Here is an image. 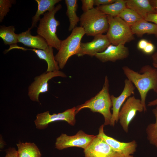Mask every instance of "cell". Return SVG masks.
Returning <instances> with one entry per match:
<instances>
[{
    "mask_svg": "<svg viewBox=\"0 0 157 157\" xmlns=\"http://www.w3.org/2000/svg\"><path fill=\"white\" fill-rule=\"evenodd\" d=\"M122 69L127 79L130 81L138 89L144 106V111L146 112L145 101L148 92L153 90L157 93V69L149 65L142 66L139 73L127 66H123Z\"/></svg>",
    "mask_w": 157,
    "mask_h": 157,
    "instance_id": "cell-1",
    "label": "cell"
},
{
    "mask_svg": "<svg viewBox=\"0 0 157 157\" xmlns=\"http://www.w3.org/2000/svg\"><path fill=\"white\" fill-rule=\"evenodd\" d=\"M109 86V81L106 76L102 89L94 97L76 107V114L82 109L88 108L93 112H98L103 115L104 126L110 125L112 116L110 109L112 104Z\"/></svg>",
    "mask_w": 157,
    "mask_h": 157,
    "instance_id": "cell-2",
    "label": "cell"
},
{
    "mask_svg": "<svg viewBox=\"0 0 157 157\" xmlns=\"http://www.w3.org/2000/svg\"><path fill=\"white\" fill-rule=\"evenodd\" d=\"M61 8V5L58 4L53 10L45 13L40 20L37 30L38 35L45 39L49 46L55 48L58 51L62 40L58 38L56 34L57 28L60 23L55 19V16Z\"/></svg>",
    "mask_w": 157,
    "mask_h": 157,
    "instance_id": "cell-3",
    "label": "cell"
},
{
    "mask_svg": "<svg viewBox=\"0 0 157 157\" xmlns=\"http://www.w3.org/2000/svg\"><path fill=\"white\" fill-rule=\"evenodd\" d=\"M80 26L87 36H94L107 31L108 15L96 7L84 12L80 18Z\"/></svg>",
    "mask_w": 157,
    "mask_h": 157,
    "instance_id": "cell-4",
    "label": "cell"
},
{
    "mask_svg": "<svg viewBox=\"0 0 157 157\" xmlns=\"http://www.w3.org/2000/svg\"><path fill=\"white\" fill-rule=\"evenodd\" d=\"M85 34L83 28L76 26L69 35L61 41L59 49L54 56L60 69H62L64 67L70 57L77 54L81 40Z\"/></svg>",
    "mask_w": 157,
    "mask_h": 157,
    "instance_id": "cell-5",
    "label": "cell"
},
{
    "mask_svg": "<svg viewBox=\"0 0 157 157\" xmlns=\"http://www.w3.org/2000/svg\"><path fill=\"white\" fill-rule=\"evenodd\" d=\"M109 28L106 35L111 44H124L134 39L131 27L119 16L108 15Z\"/></svg>",
    "mask_w": 157,
    "mask_h": 157,
    "instance_id": "cell-6",
    "label": "cell"
},
{
    "mask_svg": "<svg viewBox=\"0 0 157 157\" xmlns=\"http://www.w3.org/2000/svg\"><path fill=\"white\" fill-rule=\"evenodd\" d=\"M144 111V106L140 99L136 98L134 96L129 97L127 99L118 115L120 124L126 133H128L129 124L135 117L137 113Z\"/></svg>",
    "mask_w": 157,
    "mask_h": 157,
    "instance_id": "cell-7",
    "label": "cell"
},
{
    "mask_svg": "<svg viewBox=\"0 0 157 157\" xmlns=\"http://www.w3.org/2000/svg\"><path fill=\"white\" fill-rule=\"evenodd\" d=\"M76 107H74L58 114L51 115L49 111H47L38 114L34 122L36 128L39 129H44L49 123L58 121H65L74 126L76 123Z\"/></svg>",
    "mask_w": 157,
    "mask_h": 157,
    "instance_id": "cell-8",
    "label": "cell"
},
{
    "mask_svg": "<svg viewBox=\"0 0 157 157\" xmlns=\"http://www.w3.org/2000/svg\"><path fill=\"white\" fill-rule=\"evenodd\" d=\"M96 135H89L79 130L75 135L69 136L62 133L58 137L55 142L56 148L59 150L70 147H76L85 149Z\"/></svg>",
    "mask_w": 157,
    "mask_h": 157,
    "instance_id": "cell-9",
    "label": "cell"
},
{
    "mask_svg": "<svg viewBox=\"0 0 157 157\" xmlns=\"http://www.w3.org/2000/svg\"><path fill=\"white\" fill-rule=\"evenodd\" d=\"M57 76L66 77L67 76L59 70L45 72L36 77L28 88V95L30 99L33 101L39 102L40 94L48 91L49 81Z\"/></svg>",
    "mask_w": 157,
    "mask_h": 157,
    "instance_id": "cell-10",
    "label": "cell"
},
{
    "mask_svg": "<svg viewBox=\"0 0 157 157\" xmlns=\"http://www.w3.org/2000/svg\"><path fill=\"white\" fill-rule=\"evenodd\" d=\"M84 152L85 157H125L97 135L84 149Z\"/></svg>",
    "mask_w": 157,
    "mask_h": 157,
    "instance_id": "cell-11",
    "label": "cell"
},
{
    "mask_svg": "<svg viewBox=\"0 0 157 157\" xmlns=\"http://www.w3.org/2000/svg\"><path fill=\"white\" fill-rule=\"evenodd\" d=\"M110 44L106 35H98L90 42H81L76 55L78 57L84 55L95 56L97 53L104 51Z\"/></svg>",
    "mask_w": 157,
    "mask_h": 157,
    "instance_id": "cell-12",
    "label": "cell"
},
{
    "mask_svg": "<svg viewBox=\"0 0 157 157\" xmlns=\"http://www.w3.org/2000/svg\"><path fill=\"white\" fill-rule=\"evenodd\" d=\"M104 126L102 124L100 126L97 135L102 138L113 149L125 157H133L132 154L135 151L137 146L136 142L135 140L127 142L119 141L106 135L104 131Z\"/></svg>",
    "mask_w": 157,
    "mask_h": 157,
    "instance_id": "cell-13",
    "label": "cell"
},
{
    "mask_svg": "<svg viewBox=\"0 0 157 157\" xmlns=\"http://www.w3.org/2000/svg\"><path fill=\"white\" fill-rule=\"evenodd\" d=\"M124 86L120 95L115 97L111 95L112 104V116L110 125L114 126L115 123L119 120L118 115L120 110L126 99L134 94L135 87L132 82L128 79L124 80Z\"/></svg>",
    "mask_w": 157,
    "mask_h": 157,
    "instance_id": "cell-14",
    "label": "cell"
},
{
    "mask_svg": "<svg viewBox=\"0 0 157 157\" xmlns=\"http://www.w3.org/2000/svg\"><path fill=\"white\" fill-rule=\"evenodd\" d=\"M129 55V49L124 44L115 45L110 44L104 51L97 53L95 56L102 62L105 63L123 60Z\"/></svg>",
    "mask_w": 157,
    "mask_h": 157,
    "instance_id": "cell-15",
    "label": "cell"
},
{
    "mask_svg": "<svg viewBox=\"0 0 157 157\" xmlns=\"http://www.w3.org/2000/svg\"><path fill=\"white\" fill-rule=\"evenodd\" d=\"M13 49H20L24 51L29 50L34 52L40 59L44 60L47 63V68L46 72L59 70L60 68L58 62L55 60L52 47L48 46L45 50L28 49L14 44L10 45L9 48L5 51V53H6Z\"/></svg>",
    "mask_w": 157,
    "mask_h": 157,
    "instance_id": "cell-16",
    "label": "cell"
},
{
    "mask_svg": "<svg viewBox=\"0 0 157 157\" xmlns=\"http://www.w3.org/2000/svg\"><path fill=\"white\" fill-rule=\"evenodd\" d=\"M31 30L29 28L26 31L17 34L18 42L32 48L42 50L47 49L49 46L45 39L38 35H32Z\"/></svg>",
    "mask_w": 157,
    "mask_h": 157,
    "instance_id": "cell-17",
    "label": "cell"
},
{
    "mask_svg": "<svg viewBox=\"0 0 157 157\" xmlns=\"http://www.w3.org/2000/svg\"><path fill=\"white\" fill-rule=\"evenodd\" d=\"M126 5L144 19L148 14L156 13L149 0H127Z\"/></svg>",
    "mask_w": 157,
    "mask_h": 157,
    "instance_id": "cell-18",
    "label": "cell"
},
{
    "mask_svg": "<svg viewBox=\"0 0 157 157\" xmlns=\"http://www.w3.org/2000/svg\"><path fill=\"white\" fill-rule=\"evenodd\" d=\"M130 27L133 34L140 37L145 34L157 35V25L144 19L137 22Z\"/></svg>",
    "mask_w": 157,
    "mask_h": 157,
    "instance_id": "cell-19",
    "label": "cell"
},
{
    "mask_svg": "<svg viewBox=\"0 0 157 157\" xmlns=\"http://www.w3.org/2000/svg\"><path fill=\"white\" fill-rule=\"evenodd\" d=\"M38 5V8L35 15L32 18V25L30 28L32 29L36 27L38 22L40 19V16L44 15L46 11H50L55 7V5L60 0H35Z\"/></svg>",
    "mask_w": 157,
    "mask_h": 157,
    "instance_id": "cell-20",
    "label": "cell"
},
{
    "mask_svg": "<svg viewBox=\"0 0 157 157\" xmlns=\"http://www.w3.org/2000/svg\"><path fill=\"white\" fill-rule=\"evenodd\" d=\"M127 0H116L113 3L106 5L100 6L96 8L106 15L113 17L119 16L126 7Z\"/></svg>",
    "mask_w": 157,
    "mask_h": 157,
    "instance_id": "cell-21",
    "label": "cell"
},
{
    "mask_svg": "<svg viewBox=\"0 0 157 157\" xmlns=\"http://www.w3.org/2000/svg\"><path fill=\"white\" fill-rule=\"evenodd\" d=\"M18 157H41V154L34 143L22 142L17 144Z\"/></svg>",
    "mask_w": 157,
    "mask_h": 157,
    "instance_id": "cell-22",
    "label": "cell"
},
{
    "mask_svg": "<svg viewBox=\"0 0 157 157\" xmlns=\"http://www.w3.org/2000/svg\"><path fill=\"white\" fill-rule=\"evenodd\" d=\"M65 1L67 7L66 14L69 22L68 30L70 31H72L80 21V18L77 16L76 13L78 7L77 0H65Z\"/></svg>",
    "mask_w": 157,
    "mask_h": 157,
    "instance_id": "cell-23",
    "label": "cell"
},
{
    "mask_svg": "<svg viewBox=\"0 0 157 157\" xmlns=\"http://www.w3.org/2000/svg\"><path fill=\"white\" fill-rule=\"evenodd\" d=\"M15 28L13 26H1L0 37L4 43L10 45L17 44L18 42L17 34L15 33Z\"/></svg>",
    "mask_w": 157,
    "mask_h": 157,
    "instance_id": "cell-24",
    "label": "cell"
},
{
    "mask_svg": "<svg viewBox=\"0 0 157 157\" xmlns=\"http://www.w3.org/2000/svg\"><path fill=\"white\" fill-rule=\"evenodd\" d=\"M152 111L155 117V122L149 124L147 127L146 131L149 143L157 149V110L155 108Z\"/></svg>",
    "mask_w": 157,
    "mask_h": 157,
    "instance_id": "cell-25",
    "label": "cell"
},
{
    "mask_svg": "<svg viewBox=\"0 0 157 157\" xmlns=\"http://www.w3.org/2000/svg\"><path fill=\"white\" fill-rule=\"evenodd\" d=\"M119 16L130 27L137 22L143 19L135 11L127 7L122 12Z\"/></svg>",
    "mask_w": 157,
    "mask_h": 157,
    "instance_id": "cell-26",
    "label": "cell"
},
{
    "mask_svg": "<svg viewBox=\"0 0 157 157\" xmlns=\"http://www.w3.org/2000/svg\"><path fill=\"white\" fill-rule=\"evenodd\" d=\"M13 0H0V22H2L5 16L10 10L9 8L11 7L14 2Z\"/></svg>",
    "mask_w": 157,
    "mask_h": 157,
    "instance_id": "cell-27",
    "label": "cell"
},
{
    "mask_svg": "<svg viewBox=\"0 0 157 157\" xmlns=\"http://www.w3.org/2000/svg\"><path fill=\"white\" fill-rule=\"evenodd\" d=\"M82 9L84 12L94 8V0H81Z\"/></svg>",
    "mask_w": 157,
    "mask_h": 157,
    "instance_id": "cell-28",
    "label": "cell"
},
{
    "mask_svg": "<svg viewBox=\"0 0 157 157\" xmlns=\"http://www.w3.org/2000/svg\"><path fill=\"white\" fill-rule=\"evenodd\" d=\"M155 49L154 45L151 42H149L146 47L142 51L146 54L150 55L154 53Z\"/></svg>",
    "mask_w": 157,
    "mask_h": 157,
    "instance_id": "cell-29",
    "label": "cell"
},
{
    "mask_svg": "<svg viewBox=\"0 0 157 157\" xmlns=\"http://www.w3.org/2000/svg\"><path fill=\"white\" fill-rule=\"evenodd\" d=\"M116 0H94V6L97 7L102 5H106L113 3Z\"/></svg>",
    "mask_w": 157,
    "mask_h": 157,
    "instance_id": "cell-30",
    "label": "cell"
},
{
    "mask_svg": "<svg viewBox=\"0 0 157 157\" xmlns=\"http://www.w3.org/2000/svg\"><path fill=\"white\" fill-rule=\"evenodd\" d=\"M5 157H18L17 151L14 148H9L6 151Z\"/></svg>",
    "mask_w": 157,
    "mask_h": 157,
    "instance_id": "cell-31",
    "label": "cell"
},
{
    "mask_svg": "<svg viewBox=\"0 0 157 157\" xmlns=\"http://www.w3.org/2000/svg\"><path fill=\"white\" fill-rule=\"evenodd\" d=\"M144 19L148 22H153L157 25V13L148 14Z\"/></svg>",
    "mask_w": 157,
    "mask_h": 157,
    "instance_id": "cell-32",
    "label": "cell"
},
{
    "mask_svg": "<svg viewBox=\"0 0 157 157\" xmlns=\"http://www.w3.org/2000/svg\"><path fill=\"white\" fill-rule=\"evenodd\" d=\"M149 41L144 39L140 40L137 44V48L139 50L142 51L147 45Z\"/></svg>",
    "mask_w": 157,
    "mask_h": 157,
    "instance_id": "cell-33",
    "label": "cell"
},
{
    "mask_svg": "<svg viewBox=\"0 0 157 157\" xmlns=\"http://www.w3.org/2000/svg\"><path fill=\"white\" fill-rule=\"evenodd\" d=\"M157 40V35L155 36ZM152 64L153 65H157V50L152 56Z\"/></svg>",
    "mask_w": 157,
    "mask_h": 157,
    "instance_id": "cell-34",
    "label": "cell"
},
{
    "mask_svg": "<svg viewBox=\"0 0 157 157\" xmlns=\"http://www.w3.org/2000/svg\"><path fill=\"white\" fill-rule=\"evenodd\" d=\"M150 3L157 13V0H149Z\"/></svg>",
    "mask_w": 157,
    "mask_h": 157,
    "instance_id": "cell-35",
    "label": "cell"
},
{
    "mask_svg": "<svg viewBox=\"0 0 157 157\" xmlns=\"http://www.w3.org/2000/svg\"><path fill=\"white\" fill-rule=\"evenodd\" d=\"M147 106H156V108H155L157 110V98L149 102L147 104Z\"/></svg>",
    "mask_w": 157,
    "mask_h": 157,
    "instance_id": "cell-36",
    "label": "cell"
},
{
    "mask_svg": "<svg viewBox=\"0 0 157 157\" xmlns=\"http://www.w3.org/2000/svg\"><path fill=\"white\" fill-rule=\"evenodd\" d=\"M153 66L157 69V65H154Z\"/></svg>",
    "mask_w": 157,
    "mask_h": 157,
    "instance_id": "cell-37",
    "label": "cell"
}]
</instances>
